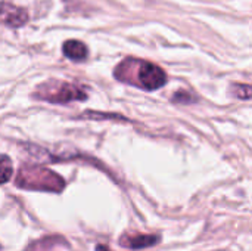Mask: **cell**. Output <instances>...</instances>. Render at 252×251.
<instances>
[{"instance_id":"1","label":"cell","mask_w":252,"mask_h":251,"mask_svg":"<svg viewBox=\"0 0 252 251\" xmlns=\"http://www.w3.org/2000/svg\"><path fill=\"white\" fill-rule=\"evenodd\" d=\"M18 185L30 189L59 192L65 186V182L55 172L43 167H35V169H22L18 176Z\"/></svg>"},{"instance_id":"7","label":"cell","mask_w":252,"mask_h":251,"mask_svg":"<svg viewBox=\"0 0 252 251\" xmlns=\"http://www.w3.org/2000/svg\"><path fill=\"white\" fill-rule=\"evenodd\" d=\"M13 175L12 161L7 155H0V183L7 182Z\"/></svg>"},{"instance_id":"6","label":"cell","mask_w":252,"mask_h":251,"mask_svg":"<svg viewBox=\"0 0 252 251\" xmlns=\"http://www.w3.org/2000/svg\"><path fill=\"white\" fill-rule=\"evenodd\" d=\"M158 241H159V238L157 235H134L131 238L121 240V244L128 249H133V250H140V249L152 247Z\"/></svg>"},{"instance_id":"9","label":"cell","mask_w":252,"mask_h":251,"mask_svg":"<svg viewBox=\"0 0 252 251\" xmlns=\"http://www.w3.org/2000/svg\"><path fill=\"white\" fill-rule=\"evenodd\" d=\"M174 101L176 102H192L193 99H192V96L189 95V93H186V92H179V93H176L174 95Z\"/></svg>"},{"instance_id":"3","label":"cell","mask_w":252,"mask_h":251,"mask_svg":"<svg viewBox=\"0 0 252 251\" xmlns=\"http://www.w3.org/2000/svg\"><path fill=\"white\" fill-rule=\"evenodd\" d=\"M137 84L146 90H157L167 83L162 68L151 62H137Z\"/></svg>"},{"instance_id":"4","label":"cell","mask_w":252,"mask_h":251,"mask_svg":"<svg viewBox=\"0 0 252 251\" xmlns=\"http://www.w3.org/2000/svg\"><path fill=\"white\" fill-rule=\"evenodd\" d=\"M0 22L9 27H22L28 22V12L10 3H0Z\"/></svg>"},{"instance_id":"8","label":"cell","mask_w":252,"mask_h":251,"mask_svg":"<svg viewBox=\"0 0 252 251\" xmlns=\"http://www.w3.org/2000/svg\"><path fill=\"white\" fill-rule=\"evenodd\" d=\"M233 95L241 99H250L251 98V86L236 84V86H233Z\"/></svg>"},{"instance_id":"10","label":"cell","mask_w":252,"mask_h":251,"mask_svg":"<svg viewBox=\"0 0 252 251\" xmlns=\"http://www.w3.org/2000/svg\"><path fill=\"white\" fill-rule=\"evenodd\" d=\"M108 249L106 247H103V246H97V251H106Z\"/></svg>"},{"instance_id":"2","label":"cell","mask_w":252,"mask_h":251,"mask_svg":"<svg viewBox=\"0 0 252 251\" xmlns=\"http://www.w3.org/2000/svg\"><path fill=\"white\" fill-rule=\"evenodd\" d=\"M40 98L46 99L49 102L66 104L71 101H84L87 96L80 87H77L71 83H55L53 81L52 84H46L41 87Z\"/></svg>"},{"instance_id":"5","label":"cell","mask_w":252,"mask_h":251,"mask_svg":"<svg viewBox=\"0 0 252 251\" xmlns=\"http://www.w3.org/2000/svg\"><path fill=\"white\" fill-rule=\"evenodd\" d=\"M62 52L66 58L72 61H83L87 58V47L78 40H68L62 46Z\"/></svg>"}]
</instances>
